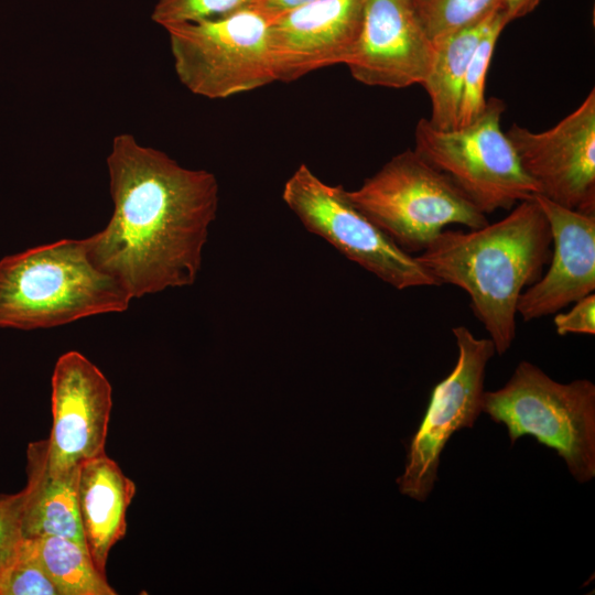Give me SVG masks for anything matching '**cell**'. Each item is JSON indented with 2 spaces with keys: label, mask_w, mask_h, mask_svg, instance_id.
Masks as SVG:
<instances>
[{
  "label": "cell",
  "mask_w": 595,
  "mask_h": 595,
  "mask_svg": "<svg viewBox=\"0 0 595 595\" xmlns=\"http://www.w3.org/2000/svg\"><path fill=\"white\" fill-rule=\"evenodd\" d=\"M113 213L85 238L89 256L131 299L192 285L216 219L219 186L205 170L117 134L107 156Z\"/></svg>",
  "instance_id": "cell-1"
},
{
  "label": "cell",
  "mask_w": 595,
  "mask_h": 595,
  "mask_svg": "<svg viewBox=\"0 0 595 595\" xmlns=\"http://www.w3.org/2000/svg\"><path fill=\"white\" fill-rule=\"evenodd\" d=\"M551 241L548 220L532 197L494 224L443 230L415 257L439 285L452 284L468 294L475 317L501 356L516 337L519 298L542 275Z\"/></svg>",
  "instance_id": "cell-2"
},
{
  "label": "cell",
  "mask_w": 595,
  "mask_h": 595,
  "mask_svg": "<svg viewBox=\"0 0 595 595\" xmlns=\"http://www.w3.org/2000/svg\"><path fill=\"white\" fill-rule=\"evenodd\" d=\"M131 300L94 263L86 239H62L0 260V327L61 326L123 312Z\"/></svg>",
  "instance_id": "cell-3"
},
{
  "label": "cell",
  "mask_w": 595,
  "mask_h": 595,
  "mask_svg": "<svg viewBox=\"0 0 595 595\" xmlns=\"http://www.w3.org/2000/svg\"><path fill=\"white\" fill-rule=\"evenodd\" d=\"M483 412L506 426L511 444L533 436L558 453L578 483L595 477V385L591 380L561 383L522 360L504 387L485 391Z\"/></svg>",
  "instance_id": "cell-4"
},
{
  "label": "cell",
  "mask_w": 595,
  "mask_h": 595,
  "mask_svg": "<svg viewBox=\"0 0 595 595\" xmlns=\"http://www.w3.org/2000/svg\"><path fill=\"white\" fill-rule=\"evenodd\" d=\"M346 194L409 253L428 248L448 225L477 229L488 219L443 173L414 150L393 155Z\"/></svg>",
  "instance_id": "cell-5"
},
{
  "label": "cell",
  "mask_w": 595,
  "mask_h": 595,
  "mask_svg": "<svg viewBox=\"0 0 595 595\" xmlns=\"http://www.w3.org/2000/svg\"><path fill=\"white\" fill-rule=\"evenodd\" d=\"M504 111V101L490 98L482 113L465 127L440 130L421 118L414 130V151L485 215L509 209L539 194L538 185L501 130Z\"/></svg>",
  "instance_id": "cell-6"
},
{
  "label": "cell",
  "mask_w": 595,
  "mask_h": 595,
  "mask_svg": "<svg viewBox=\"0 0 595 595\" xmlns=\"http://www.w3.org/2000/svg\"><path fill=\"white\" fill-rule=\"evenodd\" d=\"M273 18L251 4L221 18L165 28L180 82L209 99L275 82L269 48Z\"/></svg>",
  "instance_id": "cell-7"
},
{
  "label": "cell",
  "mask_w": 595,
  "mask_h": 595,
  "mask_svg": "<svg viewBox=\"0 0 595 595\" xmlns=\"http://www.w3.org/2000/svg\"><path fill=\"white\" fill-rule=\"evenodd\" d=\"M282 199L305 229L394 289L439 285L415 256L350 202L342 185L323 182L306 164L286 180Z\"/></svg>",
  "instance_id": "cell-8"
},
{
  "label": "cell",
  "mask_w": 595,
  "mask_h": 595,
  "mask_svg": "<svg viewBox=\"0 0 595 595\" xmlns=\"http://www.w3.org/2000/svg\"><path fill=\"white\" fill-rule=\"evenodd\" d=\"M458 355L452 371L431 392L425 413L409 441L403 473L396 479L402 495L424 502L437 480L441 454L452 435L473 428L483 412L488 361L496 354L490 338L469 328H452Z\"/></svg>",
  "instance_id": "cell-9"
},
{
  "label": "cell",
  "mask_w": 595,
  "mask_h": 595,
  "mask_svg": "<svg viewBox=\"0 0 595 595\" xmlns=\"http://www.w3.org/2000/svg\"><path fill=\"white\" fill-rule=\"evenodd\" d=\"M506 136L539 194L595 215V91L554 127L533 132L512 125Z\"/></svg>",
  "instance_id": "cell-10"
},
{
  "label": "cell",
  "mask_w": 595,
  "mask_h": 595,
  "mask_svg": "<svg viewBox=\"0 0 595 595\" xmlns=\"http://www.w3.org/2000/svg\"><path fill=\"white\" fill-rule=\"evenodd\" d=\"M51 386L47 467L50 472L78 468L105 453L112 389L101 370L75 350L58 357Z\"/></svg>",
  "instance_id": "cell-11"
},
{
  "label": "cell",
  "mask_w": 595,
  "mask_h": 595,
  "mask_svg": "<svg viewBox=\"0 0 595 595\" xmlns=\"http://www.w3.org/2000/svg\"><path fill=\"white\" fill-rule=\"evenodd\" d=\"M366 0H312L274 15L269 48L275 82L290 83L355 55Z\"/></svg>",
  "instance_id": "cell-12"
},
{
  "label": "cell",
  "mask_w": 595,
  "mask_h": 595,
  "mask_svg": "<svg viewBox=\"0 0 595 595\" xmlns=\"http://www.w3.org/2000/svg\"><path fill=\"white\" fill-rule=\"evenodd\" d=\"M434 55L411 0H366L358 45L346 66L361 84L405 88L422 85Z\"/></svg>",
  "instance_id": "cell-13"
},
{
  "label": "cell",
  "mask_w": 595,
  "mask_h": 595,
  "mask_svg": "<svg viewBox=\"0 0 595 595\" xmlns=\"http://www.w3.org/2000/svg\"><path fill=\"white\" fill-rule=\"evenodd\" d=\"M533 197L548 220L553 252L547 272L519 298L517 314L526 322L555 314L595 290V215Z\"/></svg>",
  "instance_id": "cell-14"
},
{
  "label": "cell",
  "mask_w": 595,
  "mask_h": 595,
  "mask_svg": "<svg viewBox=\"0 0 595 595\" xmlns=\"http://www.w3.org/2000/svg\"><path fill=\"white\" fill-rule=\"evenodd\" d=\"M136 484L106 453L80 464L77 504L86 548L105 572L111 548L127 531L126 515Z\"/></svg>",
  "instance_id": "cell-15"
},
{
  "label": "cell",
  "mask_w": 595,
  "mask_h": 595,
  "mask_svg": "<svg viewBox=\"0 0 595 595\" xmlns=\"http://www.w3.org/2000/svg\"><path fill=\"white\" fill-rule=\"evenodd\" d=\"M28 483L24 490L23 533L25 539L66 537L85 544L78 504V468L50 472L47 441L29 444Z\"/></svg>",
  "instance_id": "cell-16"
},
{
  "label": "cell",
  "mask_w": 595,
  "mask_h": 595,
  "mask_svg": "<svg viewBox=\"0 0 595 595\" xmlns=\"http://www.w3.org/2000/svg\"><path fill=\"white\" fill-rule=\"evenodd\" d=\"M493 15L476 25L433 42L435 55L422 86L431 104V117L428 120L434 128L440 130L457 128L466 68Z\"/></svg>",
  "instance_id": "cell-17"
},
{
  "label": "cell",
  "mask_w": 595,
  "mask_h": 595,
  "mask_svg": "<svg viewBox=\"0 0 595 595\" xmlns=\"http://www.w3.org/2000/svg\"><path fill=\"white\" fill-rule=\"evenodd\" d=\"M36 558L60 595H116L87 548L61 536L30 539Z\"/></svg>",
  "instance_id": "cell-18"
},
{
  "label": "cell",
  "mask_w": 595,
  "mask_h": 595,
  "mask_svg": "<svg viewBox=\"0 0 595 595\" xmlns=\"http://www.w3.org/2000/svg\"><path fill=\"white\" fill-rule=\"evenodd\" d=\"M425 33L435 42L504 10L505 0H411Z\"/></svg>",
  "instance_id": "cell-19"
},
{
  "label": "cell",
  "mask_w": 595,
  "mask_h": 595,
  "mask_svg": "<svg viewBox=\"0 0 595 595\" xmlns=\"http://www.w3.org/2000/svg\"><path fill=\"white\" fill-rule=\"evenodd\" d=\"M508 23L504 10L496 12L472 54L463 83L457 128L474 121L486 106L487 72L496 43Z\"/></svg>",
  "instance_id": "cell-20"
},
{
  "label": "cell",
  "mask_w": 595,
  "mask_h": 595,
  "mask_svg": "<svg viewBox=\"0 0 595 595\" xmlns=\"http://www.w3.org/2000/svg\"><path fill=\"white\" fill-rule=\"evenodd\" d=\"M256 2L257 0H158L151 18L165 29L221 18Z\"/></svg>",
  "instance_id": "cell-21"
},
{
  "label": "cell",
  "mask_w": 595,
  "mask_h": 595,
  "mask_svg": "<svg viewBox=\"0 0 595 595\" xmlns=\"http://www.w3.org/2000/svg\"><path fill=\"white\" fill-rule=\"evenodd\" d=\"M0 595H60L36 558L30 539L24 540L17 561L0 587Z\"/></svg>",
  "instance_id": "cell-22"
},
{
  "label": "cell",
  "mask_w": 595,
  "mask_h": 595,
  "mask_svg": "<svg viewBox=\"0 0 595 595\" xmlns=\"http://www.w3.org/2000/svg\"><path fill=\"white\" fill-rule=\"evenodd\" d=\"M24 490L0 495V587L17 561L25 540L23 533Z\"/></svg>",
  "instance_id": "cell-23"
},
{
  "label": "cell",
  "mask_w": 595,
  "mask_h": 595,
  "mask_svg": "<svg viewBox=\"0 0 595 595\" xmlns=\"http://www.w3.org/2000/svg\"><path fill=\"white\" fill-rule=\"evenodd\" d=\"M564 313H558L554 318V327L559 335L567 334H595V294L591 293L576 302Z\"/></svg>",
  "instance_id": "cell-24"
},
{
  "label": "cell",
  "mask_w": 595,
  "mask_h": 595,
  "mask_svg": "<svg viewBox=\"0 0 595 595\" xmlns=\"http://www.w3.org/2000/svg\"><path fill=\"white\" fill-rule=\"evenodd\" d=\"M542 0H505L504 12L508 22L532 12Z\"/></svg>",
  "instance_id": "cell-25"
},
{
  "label": "cell",
  "mask_w": 595,
  "mask_h": 595,
  "mask_svg": "<svg viewBox=\"0 0 595 595\" xmlns=\"http://www.w3.org/2000/svg\"><path fill=\"white\" fill-rule=\"evenodd\" d=\"M309 1L312 0H257L255 6L264 10L271 15H277Z\"/></svg>",
  "instance_id": "cell-26"
}]
</instances>
